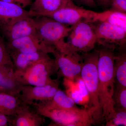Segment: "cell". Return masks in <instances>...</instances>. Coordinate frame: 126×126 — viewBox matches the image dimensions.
Here are the masks:
<instances>
[{
    "label": "cell",
    "mask_w": 126,
    "mask_h": 126,
    "mask_svg": "<svg viewBox=\"0 0 126 126\" xmlns=\"http://www.w3.org/2000/svg\"><path fill=\"white\" fill-rule=\"evenodd\" d=\"M58 71L54 59L52 58L48 54L23 72L15 74L24 86H43L55 82L58 80L52 79L51 77Z\"/></svg>",
    "instance_id": "5"
},
{
    "label": "cell",
    "mask_w": 126,
    "mask_h": 126,
    "mask_svg": "<svg viewBox=\"0 0 126 126\" xmlns=\"http://www.w3.org/2000/svg\"><path fill=\"white\" fill-rule=\"evenodd\" d=\"M96 21L107 22L126 31V13L110 10L101 13L97 12L94 22Z\"/></svg>",
    "instance_id": "21"
},
{
    "label": "cell",
    "mask_w": 126,
    "mask_h": 126,
    "mask_svg": "<svg viewBox=\"0 0 126 126\" xmlns=\"http://www.w3.org/2000/svg\"><path fill=\"white\" fill-rule=\"evenodd\" d=\"M6 44L9 53L43 52L53 54L56 51L54 47L46 43L37 33L16 40L6 42Z\"/></svg>",
    "instance_id": "10"
},
{
    "label": "cell",
    "mask_w": 126,
    "mask_h": 126,
    "mask_svg": "<svg viewBox=\"0 0 126 126\" xmlns=\"http://www.w3.org/2000/svg\"><path fill=\"white\" fill-rule=\"evenodd\" d=\"M69 0H35L32 2L30 11L34 17L51 14L63 8Z\"/></svg>",
    "instance_id": "19"
},
{
    "label": "cell",
    "mask_w": 126,
    "mask_h": 126,
    "mask_svg": "<svg viewBox=\"0 0 126 126\" xmlns=\"http://www.w3.org/2000/svg\"><path fill=\"white\" fill-rule=\"evenodd\" d=\"M99 46L97 63L98 89L103 121L104 122L114 111L112 96L115 87V50Z\"/></svg>",
    "instance_id": "1"
},
{
    "label": "cell",
    "mask_w": 126,
    "mask_h": 126,
    "mask_svg": "<svg viewBox=\"0 0 126 126\" xmlns=\"http://www.w3.org/2000/svg\"><path fill=\"white\" fill-rule=\"evenodd\" d=\"M110 10L126 13V0H111Z\"/></svg>",
    "instance_id": "25"
},
{
    "label": "cell",
    "mask_w": 126,
    "mask_h": 126,
    "mask_svg": "<svg viewBox=\"0 0 126 126\" xmlns=\"http://www.w3.org/2000/svg\"><path fill=\"white\" fill-rule=\"evenodd\" d=\"M97 3L101 7L107 9L110 7L111 0H96Z\"/></svg>",
    "instance_id": "29"
},
{
    "label": "cell",
    "mask_w": 126,
    "mask_h": 126,
    "mask_svg": "<svg viewBox=\"0 0 126 126\" xmlns=\"http://www.w3.org/2000/svg\"><path fill=\"white\" fill-rule=\"evenodd\" d=\"M78 6L84 5L91 7H96V2L94 0H73Z\"/></svg>",
    "instance_id": "27"
},
{
    "label": "cell",
    "mask_w": 126,
    "mask_h": 126,
    "mask_svg": "<svg viewBox=\"0 0 126 126\" xmlns=\"http://www.w3.org/2000/svg\"><path fill=\"white\" fill-rule=\"evenodd\" d=\"M2 0L16 4L24 9H25L29 6L31 5L33 2L32 0Z\"/></svg>",
    "instance_id": "26"
},
{
    "label": "cell",
    "mask_w": 126,
    "mask_h": 126,
    "mask_svg": "<svg viewBox=\"0 0 126 126\" xmlns=\"http://www.w3.org/2000/svg\"><path fill=\"white\" fill-rule=\"evenodd\" d=\"M0 65L9 66L14 68L10 55L6 46V42L0 34Z\"/></svg>",
    "instance_id": "24"
},
{
    "label": "cell",
    "mask_w": 126,
    "mask_h": 126,
    "mask_svg": "<svg viewBox=\"0 0 126 126\" xmlns=\"http://www.w3.org/2000/svg\"><path fill=\"white\" fill-rule=\"evenodd\" d=\"M59 85L58 80L54 83L45 86L24 85L19 97L25 104L31 106L35 102L48 101L59 89Z\"/></svg>",
    "instance_id": "11"
},
{
    "label": "cell",
    "mask_w": 126,
    "mask_h": 126,
    "mask_svg": "<svg viewBox=\"0 0 126 126\" xmlns=\"http://www.w3.org/2000/svg\"><path fill=\"white\" fill-rule=\"evenodd\" d=\"M16 73L23 72L37 61L49 54L43 52L32 53L10 52Z\"/></svg>",
    "instance_id": "16"
},
{
    "label": "cell",
    "mask_w": 126,
    "mask_h": 126,
    "mask_svg": "<svg viewBox=\"0 0 126 126\" xmlns=\"http://www.w3.org/2000/svg\"><path fill=\"white\" fill-rule=\"evenodd\" d=\"M44 117L31 106L26 107L16 115L9 116V125L13 126H40L45 122Z\"/></svg>",
    "instance_id": "15"
},
{
    "label": "cell",
    "mask_w": 126,
    "mask_h": 126,
    "mask_svg": "<svg viewBox=\"0 0 126 126\" xmlns=\"http://www.w3.org/2000/svg\"><path fill=\"white\" fill-rule=\"evenodd\" d=\"M31 106L41 116L51 119L52 126H89L94 124L90 111L87 108L77 107L69 109L47 110L34 104Z\"/></svg>",
    "instance_id": "4"
},
{
    "label": "cell",
    "mask_w": 126,
    "mask_h": 126,
    "mask_svg": "<svg viewBox=\"0 0 126 126\" xmlns=\"http://www.w3.org/2000/svg\"><path fill=\"white\" fill-rule=\"evenodd\" d=\"M97 13L77 5L73 0H69L64 7L43 16L52 18L61 24L72 26L81 21H86L89 23L94 22Z\"/></svg>",
    "instance_id": "9"
},
{
    "label": "cell",
    "mask_w": 126,
    "mask_h": 126,
    "mask_svg": "<svg viewBox=\"0 0 126 126\" xmlns=\"http://www.w3.org/2000/svg\"><path fill=\"white\" fill-rule=\"evenodd\" d=\"M96 36L97 44L115 50L126 44V31L106 22L90 23Z\"/></svg>",
    "instance_id": "8"
},
{
    "label": "cell",
    "mask_w": 126,
    "mask_h": 126,
    "mask_svg": "<svg viewBox=\"0 0 126 126\" xmlns=\"http://www.w3.org/2000/svg\"><path fill=\"white\" fill-rule=\"evenodd\" d=\"M1 34L6 42L12 41L36 33L34 17L27 16L10 24L0 27Z\"/></svg>",
    "instance_id": "12"
},
{
    "label": "cell",
    "mask_w": 126,
    "mask_h": 126,
    "mask_svg": "<svg viewBox=\"0 0 126 126\" xmlns=\"http://www.w3.org/2000/svg\"><path fill=\"white\" fill-rule=\"evenodd\" d=\"M84 54L69 48L65 52L56 51L53 55L58 68L57 73L71 81L81 78Z\"/></svg>",
    "instance_id": "7"
},
{
    "label": "cell",
    "mask_w": 126,
    "mask_h": 126,
    "mask_svg": "<svg viewBox=\"0 0 126 126\" xmlns=\"http://www.w3.org/2000/svg\"><path fill=\"white\" fill-rule=\"evenodd\" d=\"M27 16L34 17V16L30 11L18 5L0 0V27Z\"/></svg>",
    "instance_id": "14"
},
{
    "label": "cell",
    "mask_w": 126,
    "mask_h": 126,
    "mask_svg": "<svg viewBox=\"0 0 126 126\" xmlns=\"http://www.w3.org/2000/svg\"><path fill=\"white\" fill-rule=\"evenodd\" d=\"M106 126H126V111L114 110L104 121Z\"/></svg>",
    "instance_id": "23"
},
{
    "label": "cell",
    "mask_w": 126,
    "mask_h": 126,
    "mask_svg": "<svg viewBox=\"0 0 126 126\" xmlns=\"http://www.w3.org/2000/svg\"><path fill=\"white\" fill-rule=\"evenodd\" d=\"M72 26L65 41L69 47L82 54L94 49L97 44V38L91 24L82 20Z\"/></svg>",
    "instance_id": "6"
},
{
    "label": "cell",
    "mask_w": 126,
    "mask_h": 126,
    "mask_svg": "<svg viewBox=\"0 0 126 126\" xmlns=\"http://www.w3.org/2000/svg\"><path fill=\"white\" fill-rule=\"evenodd\" d=\"M112 100L114 110L126 111V87L115 86Z\"/></svg>",
    "instance_id": "22"
},
{
    "label": "cell",
    "mask_w": 126,
    "mask_h": 126,
    "mask_svg": "<svg viewBox=\"0 0 126 126\" xmlns=\"http://www.w3.org/2000/svg\"><path fill=\"white\" fill-rule=\"evenodd\" d=\"M24 86L17 79L14 68L0 65V92L19 96Z\"/></svg>",
    "instance_id": "13"
},
{
    "label": "cell",
    "mask_w": 126,
    "mask_h": 126,
    "mask_svg": "<svg viewBox=\"0 0 126 126\" xmlns=\"http://www.w3.org/2000/svg\"><path fill=\"white\" fill-rule=\"evenodd\" d=\"M34 19L36 32L46 43L59 52H64L68 49L64 40L72 30V26L44 16H35Z\"/></svg>",
    "instance_id": "3"
},
{
    "label": "cell",
    "mask_w": 126,
    "mask_h": 126,
    "mask_svg": "<svg viewBox=\"0 0 126 126\" xmlns=\"http://www.w3.org/2000/svg\"><path fill=\"white\" fill-rule=\"evenodd\" d=\"M126 45L119 47L115 52L114 63L115 86L126 87Z\"/></svg>",
    "instance_id": "20"
},
{
    "label": "cell",
    "mask_w": 126,
    "mask_h": 126,
    "mask_svg": "<svg viewBox=\"0 0 126 126\" xmlns=\"http://www.w3.org/2000/svg\"><path fill=\"white\" fill-rule=\"evenodd\" d=\"M9 116L0 113V126H7L9 125Z\"/></svg>",
    "instance_id": "28"
},
{
    "label": "cell",
    "mask_w": 126,
    "mask_h": 126,
    "mask_svg": "<svg viewBox=\"0 0 126 126\" xmlns=\"http://www.w3.org/2000/svg\"><path fill=\"white\" fill-rule=\"evenodd\" d=\"M98 49L84 54L81 78L88 93V108L94 124L103 122L99 101L97 63Z\"/></svg>",
    "instance_id": "2"
},
{
    "label": "cell",
    "mask_w": 126,
    "mask_h": 126,
    "mask_svg": "<svg viewBox=\"0 0 126 126\" xmlns=\"http://www.w3.org/2000/svg\"></svg>",
    "instance_id": "30"
},
{
    "label": "cell",
    "mask_w": 126,
    "mask_h": 126,
    "mask_svg": "<svg viewBox=\"0 0 126 126\" xmlns=\"http://www.w3.org/2000/svg\"><path fill=\"white\" fill-rule=\"evenodd\" d=\"M27 106L22 101L19 96L0 92V113L2 114L12 116Z\"/></svg>",
    "instance_id": "18"
},
{
    "label": "cell",
    "mask_w": 126,
    "mask_h": 126,
    "mask_svg": "<svg viewBox=\"0 0 126 126\" xmlns=\"http://www.w3.org/2000/svg\"><path fill=\"white\" fill-rule=\"evenodd\" d=\"M32 104L47 110L69 109L77 107L73 99L60 89H58L53 97L50 101L45 102H35Z\"/></svg>",
    "instance_id": "17"
}]
</instances>
